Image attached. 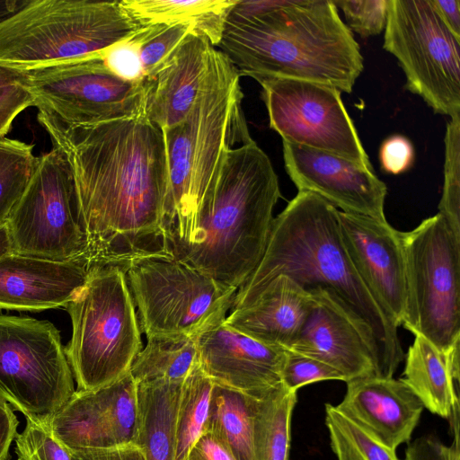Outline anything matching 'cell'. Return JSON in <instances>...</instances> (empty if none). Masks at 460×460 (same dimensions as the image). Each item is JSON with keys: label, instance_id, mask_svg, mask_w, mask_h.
I'll use <instances>...</instances> for the list:
<instances>
[{"label": "cell", "instance_id": "obj_11", "mask_svg": "<svg viewBox=\"0 0 460 460\" xmlns=\"http://www.w3.org/2000/svg\"><path fill=\"white\" fill-rule=\"evenodd\" d=\"M6 223L15 253L93 265L74 175L58 147L39 156Z\"/></svg>", "mask_w": 460, "mask_h": 460}, {"label": "cell", "instance_id": "obj_30", "mask_svg": "<svg viewBox=\"0 0 460 460\" xmlns=\"http://www.w3.org/2000/svg\"><path fill=\"white\" fill-rule=\"evenodd\" d=\"M325 425L337 460H400L391 449L336 406L325 405Z\"/></svg>", "mask_w": 460, "mask_h": 460}, {"label": "cell", "instance_id": "obj_3", "mask_svg": "<svg viewBox=\"0 0 460 460\" xmlns=\"http://www.w3.org/2000/svg\"><path fill=\"white\" fill-rule=\"evenodd\" d=\"M338 210L316 194L298 191L274 217L263 256L237 289L231 309L250 305L280 275L307 291L328 288L371 329L379 354L376 376L393 377L404 357L398 327L358 273L342 240Z\"/></svg>", "mask_w": 460, "mask_h": 460}, {"label": "cell", "instance_id": "obj_2", "mask_svg": "<svg viewBox=\"0 0 460 460\" xmlns=\"http://www.w3.org/2000/svg\"><path fill=\"white\" fill-rule=\"evenodd\" d=\"M217 47L241 76L311 81L348 93L364 67L332 0H238Z\"/></svg>", "mask_w": 460, "mask_h": 460}, {"label": "cell", "instance_id": "obj_9", "mask_svg": "<svg viewBox=\"0 0 460 460\" xmlns=\"http://www.w3.org/2000/svg\"><path fill=\"white\" fill-rule=\"evenodd\" d=\"M406 278L402 325L447 354L460 341V239L436 214L400 232Z\"/></svg>", "mask_w": 460, "mask_h": 460}, {"label": "cell", "instance_id": "obj_43", "mask_svg": "<svg viewBox=\"0 0 460 460\" xmlns=\"http://www.w3.org/2000/svg\"><path fill=\"white\" fill-rule=\"evenodd\" d=\"M70 452L73 460H146L143 450L135 444Z\"/></svg>", "mask_w": 460, "mask_h": 460}, {"label": "cell", "instance_id": "obj_33", "mask_svg": "<svg viewBox=\"0 0 460 460\" xmlns=\"http://www.w3.org/2000/svg\"><path fill=\"white\" fill-rule=\"evenodd\" d=\"M438 214L460 239V113L450 117L447 124L444 185Z\"/></svg>", "mask_w": 460, "mask_h": 460}, {"label": "cell", "instance_id": "obj_8", "mask_svg": "<svg viewBox=\"0 0 460 460\" xmlns=\"http://www.w3.org/2000/svg\"><path fill=\"white\" fill-rule=\"evenodd\" d=\"M125 270L146 338L198 336L226 319L237 291L168 252L137 257Z\"/></svg>", "mask_w": 460, "mask_h": 460}, {"label": "cell", "instance_id": "obj_17", "mask_svg": "<svg viewBox=\"0 0 460 460\" xmlns=\"http://www.w3.org/2000/svg\"><path fill=\"white\" fill-rule=\"evenodd\" d=\"M346 250L363 282L385 313L401 326L406 278L400 231L386 221L338 210Z\"/></svg>", "mask_w": 460, "mask_h": 460}, {"label": "cell", "instance_id": "obj_48", "mask_svg": "<svg viewBox=\"0 0 460 460\" xmlns=\"http://www.w3.org/2000/svg\"><path fill=\"white\" fill-rule=\"evenodd\" d=\"M13 252L12 237L7 223L0 224V259Z\"/></svg>", "mask_w": 460, "mask_h": 460}, {"label": "cell", "instance_id": "obj_16", "mask_svg": "<svg viewBox=\"0 0 460 460\" xmlns=\"http://www.w3.org/2000/svg\"><path fill=\"white\" fill-rule=\"evenodd\" d=\"M282 146L287 173L298 191L316 194L340 211L386 221L387 188L374 169L307 146Z\"/></svg>", "mask_w": 460, "mask_h": 460}, {"label": "cell", "instance_id": "obj_18", "mask_svg": "<svg viewBox=\"0 0 460 460\" xmlns=\"http://www.w3.org/2000/svg\"><path fill=\"white\" fill-rule=\"evenodd\" d=\"M198 359L215 384L259 396L281 384L287 350L259 341L225 320L197 337Z\"/></svg>", "mask_w": 460, "mask_h": 460}, {"label": "cell", "instance_id": "obj_19", "mask_svg": "<svg viewBox=\"0 0 460 460\" xmlns=\"http://www.w3.org/2000/svg\"><path fill=\"white\" fill-rule=\"evenodd\" d=\"M92 265L13 252L0 259V309L39 312L66 307Z\"/></svg>", "mask_w": 460, "mask_h": 460}, {"label": "cell", "instance_id": "obj_14", "mask_svg": "<svg viewBox=\"0 0 460 460\" xmlns=\"http://www.w3.org/2000/svg\"><path fill=\"white\" fill-rule=\"evenodd\" d=\"M270 127L282 141L326 152L373 169L334 86L316 82L256 76Z\"/></svg>", "mask_w": 460, "mask_h": 460}, {"label": "cell", "instance_id": "obj_29", "mask_svg": "<svg viewBox=\"0 0 460 460\" xmlns=\"http://www.w3.org/2000/svg\"><path fill=\"white\" fill-rule=\"evenodd\" d=\"M213 385L198 359L181 386L174 460H186L191 447L207 430Z\"/></svg>", "mask_w": 460, "mask_h": 460}, {"label": "cell", "instance_id": "obj_21", "mask_svg": "<svg viewBox=\"0 0 460 460\" xmlns=\"http://www.w3.org/2000/svg\"><path fill=\"white\" fill-rule=\"evenodd\" d=\"M213 46L189 33L149 77L145 85V115L163 132L190 111L208 69Z\"/></svg>", "mask_w": 460, "mask_h": 460}, {"label": "cell", "instance_id": "obj_12", "mask_svg": "<svg viewBox=\"0 0 460 460\" xmlns=\"http://www.w3.org/2000/svg\"><path fill=\"white\" fill-rule=\"evenodd\" d=\"M383 47L398 60L407 90L435 113H460V40L430 0H388Z\"/></svg>", "mask_w": 460, "mask_h": 460}, {"label": "cell", "instance_id": "obj_25", "mask_svg": "<svg viewBox=\"0 0 460 460\" xmlns=\"http://www.w3.org/2000/svg\"><path fill=\"white\" fill-rule=\"evenodd\" d=\"M182 382L137 383L138 427L135 445L146 460H174L176 419Z\"/></svg>", "mask_w": 460, "mask_h": 460}, {"label": "cell", "instance_id": "obj_45", "mask_svg": "<svg viewBox=\"0 0 460 460\" xmlns=\"http://www.w3.org/2000/svg\"><path fill=\"white\" fill-rule=\"evenodd\" d=\"M439 18L460 40V1L459 0H430Z\"/></svg>", "mask_w": 460, "mask_h": 460}, {"label": "cell", "instance_id": "obj_27", "mask_svg": "<svg viewBox=\"0 0 460 460\" xmlns=\"http://www.w3.org/2000/svg\"><path fill=\"white\" fill-rule=\"evenodd\" d=\"M255 398L214 383L207 430L222 440L235 460H255L252 445Z\"/></svg>", "mask_w": 460, "mask_h": 460}, {"label": "cell", "instance_id": "obj_22", "mask_svg": "<svg viewBox=\"0 0 460 460\" xmlns=\"http://www.w3.org/2000/svg\"><path fill=\"white\" fill-rule=\"evenodd\" d=\"M313 305V295L287 276L274 279L248 306L232 310L225 323L265 344L288 350Z\"/></svg>", "mask_w": 460, "mask_h": 460}, {"label": "cell", "instance_id": "obj_44", "mask_svg": "<svg viewBox=\"0 0 460 460\" xmlns=\"http://www.w3.org/2000/svg\"><path fill=\"white\" fill-rule=\"evenodd\" d=\"M18 424L13 408L0 399V460H10L9 448L17 435Z\"/></svg>", "mask_w": 460, "mask_h": 460}, {"label": "cell", "instance_id": "obj_10", "mask_svg": "<svg viewBox=\"0 0 460 460\" xmlns=\"http://www.w3.org/2000/svg\"><path fill=\"white\" fill-rule=\"evenodd\" d=\"M75 392L59 331L47 320L0 314V399L49 425Z\"/></svg>", "mask_w": 460, "mask_h": 460}, {"label": "cell", "instance_id": "obj_13", "mask_svg": "<svg viewBox=\"0 0 460 460\" xmlns=\"http://www.w3.org/2000/svg\"><path fill=\"white\" fill-rule=\"evenodd\" d=\"M103 51L27 71L23 86L34 106L72 126L145 115L144 81L114 75L104 63Z\"/></svg>", "mask_w": 460, "mask_h": 460}, {"label": "cell", "instance_id": "obj_23", "mask_svg": "<svg viewBox=\"0 0 460 460\" xmlns=\"http://www.w3.org/2000/svg\"><path fill=\"white\" fill-rule=\"evenodd\" d=\"M401 379L430 412L449 418L459 403L454 385L459 380V349L445 354L424 337L415 335Z\"/></svg>", "mask_w": 460, "mask_h": 460}, {"label": "cell", "instance_id": "obj_38", "mask_svg": "<svg viewBox=\"0 0 460 460\" xmlns=\"http://www.w3.org/2000/svg\"><path fill=\"white\" fill-rule=\"evenodd\" d=\"M139 29L103 51L106 66L117 76L131 82L144 79L139 52Z\"/></svg>", "mask_w": 460, "mask_h": 460}, {"label": "cell", "instance_id": "obj_26", "mask_svg": "<svg viewBox=\"0 0 460 460\" xmlns=\"http://www.w3.org/2000/svg\"><path fill=\"white\" fill-rule=\"evenodd\" d=\"M296 392L282 383L256 396L252 414L255 460H288L290 423Z\"/></svg>", "mask_w": 460, "mask_h": 460}, {"label": "cell", "instance_id": "obj_37", "mask_svg": "<svg viewBox=\"0 0 460 460\" xmlns=\"http://www.w3.org/2000/svg\"><path fill=\"white\" fill-rule=\"evenodd\" d=\"M341 380L343 376L329 365L311 357L287 350L281 382L290 391L319 381Z\"/></svg>", "mask_w": 460, "mask_h": 460}, {"label": "cell", "instance_id": "obj_4", "mask_svg": "<svg viewBox=\"0 0 460 460\" xmlns=\"http://www.w3.org/2000/svg\"><path fill=\"white\" fill-rule=\"evenodd\" d=\"M280 197L272 164L252 138L227 148L202 198L192 242L171 254L238 289L263 256Z\"/></svg>", "mask_w": 460, "mask_h": 460}, {"label": "cell", "instance_id": "obj_47", "mask_svg": "<svg viewBox=\"0 0 460 460\" xmlns=\"http://www.w3.org/2000/svg\"><path fill=\"white\" fill-rule=\"evenodd\" d=\"M27 3L28 0H0V22L15 13Z\"/></svg>", "mask_w": 460, "mask_h": 460}, {"label": "cell", "instance_id": "obj_41", "mask_svg": "<svg viewBox=\"0 0 460 460\" xmlns=\"http://www.w3.org/2000/svg\"><path fill=\"white\" fill-rule=\"evenodd\" d=\"M31 106L34 99L22 84L0 87V137L9 132L17 115Z\"/></svg>", "mask_w": 460, "mask_h": 460}, {"label": "cell", "instance_id": "obj_32", "mask_svg": "<svg viewBox=\"0 0 460 460\" xmlns=\"http://www.w3.org/2000/svg\"><path fill=\"white\" fill-rule=\"evenodd\" d=\"M106 411L115 445L135 444L138 427L137 383L130 372L102 386Z\"/></svg>", "mask_w": 460, "mask_h": 460}, {"label": "cell", "instance_id": "obj_46", "mask_svg": "<svg viewBox=\"0 0 460 460\" xmlns=\"http://www.w3.org/2000/svg\"><path fill=\"white\" fill-rule=\"evenodd\" d=\"M27 71L18 70L0 65V87L13 84H22L27 78Z\"/></svg>", "mask_w": 460, "mask_h": 460}, {"label": "cell", "instance_id": "obj_42", "mask_svg": "<svg viewBox=\"0 0 460 460\" xmlns=\"http://www.w3.org/2000/svg\"><path fill=\"white\" fill-rule=\"evenodd\" d=\"M186 460H235L213 432L206 430L190 450Z\"/></svg>", "mask_w": 460, "mask_h": 460}, {"label": "cell", "instance_id": "obj_15", "mask_svg": "<svg viewBox=\"0 0 460 460\" xmlns=\"http://www.w3.org/2000/svg\"><path fill=\"white\" fill-rule=\"evenodd\" d=\"M313 305L292 350L336 369L348 382L376 376L378 348L369 326L332 290H309Z\"/></svg>", "mask_w": 460, "mask_h": 460}, {"label": "cell", "instance_id": "obj_1", "mask_svg": "<svg viewBox=\"0 0 460 460\" xmlns=\"http://www.w3.org/2000/svg\"><path fill=\"white\" fill-rule=\"evenodd\" d=\"M37 119L70 164L93 263L126 267L137 257L167 252L163 131L146 115L72 126L39 110Z\"/></svg>", "mask_w": 460, "mask_h": 460}, {"label": "cell", "instance_id": "obj_28", "mask_svg": "<svg viewBox=\"0 0 460 460\" xmlns=\"http://www.w3.org/2000/svg\"><path fill=\"white\" fill-rule=\"evenodd\" d=\"M197 337H148L146 348L137 355L129 370L136 383L184 381L198 360Z\"/></svg>", "mask_w": 460, "mask_h": 460}, {"label": "cell", "instance_id": "obj_24", "mask_svg": "<svg viewBox=\"0 0 460 460\" xmlns=\"http://www.w3.org/2000/svg\"><path fill=\"white\" fill-rule=\"evenodd\" d=\"M238 0H123L120 4L138 27L185 25L215 48Z\"/></svg>", "mask_w": 460, "mask_h": 460}, {"label": "cell", "instance_id": "obj_6", "mask_svg": "<svg viewBox=\"0 0 460 460\" xmlns=\"http://www.w3.org/2000/svg\"><path fill=\"white\" fill-rule=\"evenodd\" d=\"M137 29L120 1L28 0L0 22V65L30 71L80 59Z\"/></svg>", "mask_w": 460, "mask_h": 460}, {"label": "cell", "instance_id": "obj_35", "mask_svg": "<svg viewBox=\"0 0 460 460\" xmlns=\"http://www.w3.org/2000/svg\"><path fill=\"white\" fill-rule=\"evenodd\" d=\"M14 443L18 460H73L70 450L53 436L49 425L29 418Z\"/></svg>", "mask_w": 460, "mask_h": 460}, {"label": "cell", "instance_id": "obj_7", "mask_svg": "<svg viewBox=\"0 0 460 460\" xmlns=\"http://www.w3.org/2000/svg\"><path fill=\"white\" fill-rule=\"evenodd\" d=\"M125 266L96 263L66 309L72 336L65 347L78 391L108 385L128 374L142 349L140 326Z\"/></svg>", "mask_w": 460, "mask_h": 460}, {"label": "cell", "instance_id": "obj_39", "mask_svg": "<svg viewBox=\"0 0 460 460\" xmlns=\"http://www.w3.org/2000/svg\"><path fill=\"white\" fill-rule=\"evenodd\" d=\"M459 440L456 435L453 443L446 446L436 437L422 436L408 445L405 460H460Z\"/></svg>", "mask_w": 460, "mask_h": 460}, {"label": "cell", "instance_id": "obj_36", "mask_svg": "<svg viewBox=\"0 0 460 460\" xmlns=\"http://www.w3.org/2000/svg\"><path fill=\"white\" fill-rule=\"evenodd\" d=\"M344 13L347 27L361 37L380 34L385 31L388 0H332Z\"/></svg>", "mask_w": 460, "mask_h": 460}, {"label": "cell", "instance_id": "obj_34", "mask_svg": "<svg viewBox=\"0 0 460 460\" xmlns=\"http://www.w3.org/2000/svg\"><path fill=\"white\" fill-rule=\"evenodd\" d=\"M189 33H193L192 30L185 25L139 28V52L144 78L151 76Z\"/></svg>", "mask_w": 460, "mask_h": 460}, {"label": "cell", "instance_id": "obj_20", "mask_svg": "<svg viewBox=\"0 0 460 460\" xmlns=\"http://www.w3.org/2000/svg\"><path fill=\"white\" fill-rule=\"evenodd\" d=\"M346 384L336 406L341 412L393 450L411 440L424 406L401 378L369 376Z\"/></svg>", "mask_w": 460, "mask_h": 460}, {"label": "cell", "instance_id": "obj_5", "mask_svg": "<svg viewBox=\"0 0 460 460\" xmlns=\"http://www.w3.org/2000/svg\"><path fill=\"white\" fill-rule=\"evenodd\" d=\"M240 74L213 48L194 104L163 132L170 179L164 219L167 252L192 242L199 205L224 152L251 140L242 109Z\"/></svg>", "mask_w": 460, "mask_h": 460}, {"label": "cell", "instance_id": "obj_31", "mask_svg": "<svg viewBox=\"0 0 460 460\" xmlns=\"http://www.w3.org/2000/svg\"><path fill=\"white\" fill-rule=\"evenodd\" d=\"M38 160L32 145L0 137V224L6 222L25 191Z\"/></svg>", "mask_w": 460, "mask_h": 460}, {"label": "cell", "instance_id": "obj_40", "mask_svg": "<svg viewBox=\"0 0 460 460\" xmlns=\"http://www.w3.org/2000/svg\"><path fill=\"white\" fill-rule=\"evenodd\" d=\"M379 158L385 172L399 174L411 166L414 160V149L409 139L394 135L382 143Z\"/></svg>", "mask_w": 460, "mask_h": 460}]
</instances>
